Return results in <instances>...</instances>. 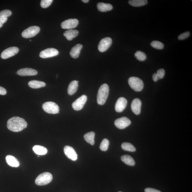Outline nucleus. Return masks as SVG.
<instances>
[{"label":"nucleus","mask_w":192,"mask_h":192,"mask_svg":"<svg viewBox=\"0 0 192 192\" xmlns=\"http://www.w3.org/2000/svg\"><path fill=\"white\" fill-rule=\"evenodd\" d=\"M40 30L38 26H32L25 29L23 32L22 36L25 38H30L35 36L39 33Z\"/></svg>","instance_id":"nucleus-6"},{"label":"nucleus","mask_w":192,"mask_h":192,"mask_svg":"<svg viewBox=\"0 0 192 192\" xmlns=\"http://www.w3.org/2000/svg\"><path fill=\"white\" fill-rule=\"evenodd\" d=\"M64 152L67 157L72 161H75L77 159L78 155L73 148L68 145L65 147Z\"/></svg>","instance_id":"nucleus-13"},{"label":"nucleus","mask_w":192,"mask_h":192,"mask_svg":"<svg viewBox=\"0 0 192 192\" xmlns=\"http://www.w3.org/2000/svg\"><path fill=\"white\" fill-rule=\"evenodd\" d=\"M52 179V175L50 173H44L37 177L35 180V183L38 185H45L51 182Z\"/></svg>","instance_id":"nucleus-3"},{"label":"nucleus","mask_w":192,"mask_h":192,"mask_svg":"<svg viewBox=\"0 0 192 192\" xmlns=\"http://www.w3.org/2000/svg\"><path fill=\"white\" fill-rule=\"evenodd\" d=\"M97 7L99 11L103 12L110 11L113 9V6L110 4L104 3H98Z\"/></svg>","instance_id":"nucleus-21"},{"label":"nucleus","mask_w":192,"mask_h":192,"mask_svg":"<svg viewBox=\"0 0 192 192\" xmlns=\"http://www.w3.org/2000/svg\"><path fill=\"white\" fill-rule=\"evenodd\" d=\"M12 14V11L9 10H4L0 12V16L7 17L11 16Z\"/></svg>","instance_id":"nucleus-32"},{"label":"nucleus","mask_w":192,"mask_h":192,"mask_svg":"<svg viewBox=\"0 0 192 192\" xmlns=\"http://www.w3.org/2000/svg\"><path fill=\"white\" fill-rule=\"evenodd\" d=\"M128 3L133 7H139L146 5L148 1L146 0H131L128 1Z\"/></svg>","instance_id":"nucleus-26"},{"label":"nucleus","mask_w":192,"mask_h":192,"mask_svg":"<svg viewBox=\"0 0 192 192\" xmlns=\"http://www.w3.org/2000/svg\"><path fill=\"white\" fill-rule=\"evenodd\" d=\"M43 108L46 113L50 114L58 113L60 109L56 103L51 102L44 103L43 105Z\"/></svg>","instance_id":"nucleus-5"},{"label":"nucleus","mask_w":192,"mask_h":192,"mask_svg":"<svg viewBox=\"0 0 192 192\" xmlns=\"http://www.w3.org/2000/svg\"><path fill=\"white\" fill-rule=\"evenodd\" d=\"M157 74L159 79H162L165 75V71L163 69H160L157 71Z\"/></svg>","instance_id":"nucleus-34"},{"label":"nucleus","mask_w":192,"mask_h":192,"mask_svg":"<svg viewBox=\"0 0 192 192\" xmlns=\"http://www.w3.org/2000/svg\"><path fill=\"white\" fill-rule=\"evenodd\" d=\"M95 133L93 132H90L84 135V137L86 142L92 145H93L95 144Z\"/></svg>","instance_id":"nucleus-25"},{"label":"nucleus","mask_w":192,"mask_h":192,"mask_svg":"<svg viewBox=\"0 0 192 192\" xmlns=\"http://www.w3.org/2000/svg\"><path fill=\"white\" fill-rule=\"evenodd\" d=\"M7 94V90L5 88L0 86V95H5Z\"/></svg>","instance_id":"nucleus-37"},{"label":"nucleus","mask_w":192,"mask_h":192,"mask_svg":"<svg viewBox=\"0 0 192 192\" xmlns=\"http://www.w3.org/2000/svg\"><path fill=\"white\" fill-rule=\"evenodd\" d=\"M52 2V0H42L41 2V6L43 8H47L51 5Z\"/></svg>","instance_id":"nucleus-31"},{"label":"nucleus","mask_w":192,"mask_h":192,"mask_svg":"<svg viewBox=\"0 0 192 192\" xmlns=\"http://www.w3.org/2000/svg\"><path fill=\"white\" fill-rule=\"evenodd\" d=\"M127 101L125 98L121 97L117 100L116 103L115 109L118 113H121L125 109L127 105Z\"/></svg>","instance_id":"nucleus-14"},{"label":"nucleus","mask_w":192,"mask_h":192,"mask_svg":"<svg viewBox=\"0 0 192 192\" xmlns=\"http://www.w3.org/2000/svg\"><path fill=\"white\" fill-rule=\"evenodd\" d=\"M34 152L39 155H44L47 153V149L45 147L39 145H36L33 147Z\"/></svg>","instance_id":"nucleus-22"},{"label":"nucleus","mask_w":192,"mask_h":192,"mask_svg":"<svg viewBox=\"0 0 192 192\" xmlns=\"http://www.w3.org/2000/svg\"><path fill=\"white\" fill-rule=\"evenodd\" d=\"M8 20V17L0 16V22L2 24H3L4 23L7 22Z\"/></svg>","instance_id":"nucleus-36"},{"label":"nucleus","mask_w":192,"mask_h":192,"mask_svg":"<svg viewBox=\"0 0 192 192\" xmlns=\"http://www.w3.org/2000/svg\"><path fill=\"white\" fill-rule=\"evenodd\" d=\"M190 35V33L189 31L186 32L181 33L179 35L178 39L179 40H183L187 38Z\"/></svg>","instance_id":"nucleus-33"},{"label":"nucleus","mask_w":192,"mask_h":192,"mask_svg":"<svg viewBox=\"0 0 192 192\" xmlns=\"http://www.w3.org/2000/svg\"><path fill=\"white\" fill-rule=\"evenodd\" d=\"M6 161L7 164L13 167H18L20 166L19 162L14 156L8 155L5 157Z\"/></svg>","instance_id":"nucleus-17"},{"label":"nucleus","mask_w":192,"mask_h":192,"mask_svg":"<svg viewBox=\"0 0 192 192\" xmlns=\"http://www.w3.org/2000/svg\"><path fill=\"white\" fill-rule=\"evenodd\" d=\"M109 145V141L108 139L105 138L103 140L101 143L100 148L103 151H106L108 149Z\"/></svg>","instance_id":"nucleus-29"},{"label":"nucleus","mask_w":192,"mask_h":192,"mask_svg":"<svg viewBox=\"0 0 192 192\" xmlns=\"http://www.w3.org/2000/svg\"><path fill=\"white\" fill-rule=\"evenodd\" d=\"M142 102L138 98H136L133 100L131 105V108L133 111L136 115H138L141 113Z\"/></svg>","instance_id":"nucleus-15"},{"label":"nucleus","mask_w":192,"mask_h":192,"mask_svg":"<svg viewBox=\"0 0 192 192\" xmlns=\"http://www.w3.org/2000/svg\"><path fill=\"white\" fill-rule=\"evenodd\" d=\"M19 51V48L16 47H10L4 50L2 53L1 58L6 59L15 55Z\"/></svg>","instance_id":"nucleus-11"},{"label":"nucleus","mask_w":192,"mask_h":192,"mask_svg":"<svg viewBox=\"0 0 192 192\" xmlns=\"http://www.w3.org/2000/svg\"><path fill=\"white\" fill-rule=\"evenodd\" d=\"M30 87L33 89H37L45 87L46 83L43 82L33 80L30 81L28 83Z\"/></svg>","instance_id":"nucleus-23"},{"label":"nucleus","mask_w":192,"mask_h":192,"mask_svg":"<svg viewBox=\"0 0 192 192\" xmlns=\"http://www.w3.org/2000/svg\"><path fill=\"white\" fill-rule=\"evenodd\" d=\"M121 147L124 151L134 152L136 151V148L131 143L124 142L122 143Z\"/></svg>","instance_id":"nucleus-27"},{"label":"nucleus","mask_w":192,"mask_h":192,"mask_svg":"<svg viewBox=\"0 0 192 192\" xmlns=\"http://www.w3.org/2000/svg\"><path fill=\"white\" fill-rule=\"evenodd\" d=\"M152 78L154 81L155 82H157L158 80L159 79V77L158 76L157 73H156L154 74L153 75Z\"/></svg>","instance_id":"nucleus-38"},{"label":"nucleus","mask_w":192,"mask_h":192,"mask_svg":"<svg viewBox=\"0 0 192 192\" xmlns=\"http://www.w3.org/2000/svg\"><path fill=\"white\" fill-rule=\"evenodd\" d=\"M109 92V88L108 85L104 84L101 86L98 90L97 96V103L100 105H104L108 98Z\"/></svg>","instance_id":"nucleus-2"},{"label":"nucleus","mask_w":192,"mask_h":192,"mask_svg":"<svg viewBox=\"0 0 192 192\" xmlns=\"http://www.w3.org/2000/svg\"><path fill=\"white\" fill-rule=\"evenodd\" d=\"M112 40L110 37H107L101 40L98 45V50L101 52L106 51L110 47Z\"/></svg>","instance_id":"nucleus-8"},{"label":"nucleus","mask_w":192,"mask_h":192,"mask_svg":"<svg viewBox=\"0 0 192 192\" xmlns=\"http://www.w3.org/2000/svg\"><path fill=\"white\" fill-rule=\"evenodd\" d=\"M121 160L124 163L128 166H134L135 164L134 159L129 155H125L122 156Z\"/></svg>","instance_id":"nucleus-24"},{"label":"nucleus","mask_w":192,"mask_h":192,"mask_svg":"<svg viewBox=\"0 0 192 192\" xmlns=\"http://www.w3.org/2000/svg\"><path fill=\"white\" fill-rule=\"evenodd\" d=\"M79 24V21L77 19H70L61 23V26L63 29H71L75 28Z\"/></svg>","instance_id":"nucleus-12"},{"label":"nucleus","mask_w":192,"mask_h":192,"mask_svg":"<svg viewBox=\"0 0 192 192\" xmlns=\"http://www.w3.org/2000/svg\"><path fill=\"white\" fill-rule=\"evenodd\" d=\"M37 70L31 68H24L21 69L17 72V74L19 75L25 76L35 75L37 74Z\"/></svg>","instance_id":"nucleus-16"},{"label":"nucleus","mask_w":192,"mask_h":192,"mask_svg":"<svg viewBox=\"0 0 192 192\" xmlns=\"http://www.w3.org/2000/svg\"><path fill=\"white\" fill-rule=\"evenodd\" d=\"M87 100V97L83 95L73 103L72 106L75 110L79 111L83 109Z\"/></svg>","instance_id":"nucleus-7"},{"label":"nucleus","mask_w":192,"mask_h":192,"mask_svg":"<svg viewBox=\"0 0 192 192\" xmlns=\"http://www.w3.org/2000/svg\"><path fill=\"white\" fill-rule=\"evenodd\" d=\"M121 192V191H120V192Z\"/></svg>","instance_id":"nucleus-41"},{"label":"nucleus","mask_w":192,"mask_h":192,"mask_svg":"<svg viewBox=\"0 0 192 192\" xmlns=\"http://www.w3.org/2000/svg\"><path fill=\"white\" fill-rule=\"evenodd\" d=\"M82 1L84 3H87L89 1V0H82Z\"/></svg>","instance_id":"nucleus-39"},{"label":"nucleus","mask_w":192,"mask_h":192,"mask_svg":"<svg viewBox=\"0 0 192 192\" xmlns=\"http://www.w3.org/2000/svg\"><path fill=\"white\" fill-rule=\"evenodd\" d=\"M59 52L55 48H51L44 50L40 53V56L43 58H46L58 55Z\"/></svg>","instance_id":"nucleus-10"},{"label":"nucleus","mask_w":192,"mask_h":192,"mask_svg":"<svg viewBox=\"0 0 192 192\" xmlns=\"http://www.w3.org/2000/svg\"><path fill=\"white\" fill-rule=\"evenodd\" d=\"M82 47L83 46L81 44H78L75 45L71 51L70 54L71 56L74 58H79Z\"/></svg>","instance_id":"nucleus-18"},{"label":"nucleus","mask_w":192,"mask_h":192,"mask_svg":"<svg viewBox=\"0 0 192 192\" xmlns=\"http://www.w3.org/2000/svg\"><path fill=\"white\" fill-rule=\"evenodd\" d=\"M145 192H161L157 190L151 188H147L145 189Z\"/></svg>","instance_id":"nucleus-35"},{"label":"nucleus","mask_w":192,"mask_h":192,"mask_svg":"<svg viewBox=\"0 0 192 192\" xmlns=\"http://www.w3.org/2000/svg\"><path fill=\"white\" fill-rule=\"evenodd\" d=\"M79 33V31L77 30L69 29L65 31L63 35L66 38L67 40L69 41H71L74 38L77 37Z\"/></svg>","instance_id":"nucleus-19"},{"label":"nucleus","mask_w":192,"mask_h":192,"mask_svg":"<svg viewBox=\"0 0 192 192\" xmlns=\"http://www.w3.org/2000/svg\"><path fill=\"white\" fill-rule=\"evenodd\" d=\"M151 45L153 48L158 50L163 49L164 47V45L163 43L157 41H153L151 43Z\"/></svg>","instance_id":"nucleus-30"},{"label":"nucleus","mask_w":192,"mask_h":192,"mask_svg":"<svg viewBox=\"0 0 192 192\" xmlns=\"http://www.w3.org/2000/svg\"><path fill=\"white\" fill-rule=\"evenodd\" d=\"M78 87H79V81H73L69 84L68 86V94L72 96L77 91Z\"/></svg>","instance_id":"nucleus-20"},{"label":"nucleus","mask_w":192,"mask_h":192,"mask_svg":"<svg viewBox=\"0 0 192 192\" xmlns=\"http://www.w3.org/2000/svg\"><path fill=\"white\" fill-rule=\"evenodd\" d=\"M135 57L138 61H143L146 60L147 58L146 55L145 53L138 51H137L134 54Z\"/></svg>","instance_id":"nucleus-28"},{"label":"nucleus","mask_w":192,"mask_h":192,"mask_svg":"<svg viewBox=\"0 0 192 192\" xmlns=\"http://www.w3.org/2000/svg\"><path fill=\"white\" fill-rule=\"evenodd\" d=\"M128 82L130 87L135 91H141L144 87V83L143 81L138 77H130L128 80Z\"/></svg>","instance_id":"nucleus-4"},{"label":"nucleus","mask_w":192,"mask_h":192,"mask_svg":"<svg viewBox=\"0 0 192 192\" xmlns=\"http://www.w3.org/2000/svg\"><path fill=\"white\" fill-rule=\"evenodd\" d=\"M131 123V121L128 118L123 117L116 120L115 124L118 128L123 129L129 126Z\"/></svg>","instance_id":"nucleus-9"},{"label":"nucleus","mask_w":192,"mask_h":192,"mask_svg":"<svg viewBox=\"0 0 192 192\" xmlns=\"http://www.w3.org/2000/svg\"><path fill=\"white\" fill-rule=\"evenodd\" d=\"M3 24H2V23L0 22V28L3 26Z\"/></svg>","instance_id":"nucleus-40"},{"label":"nucleus","mask_w":192,"mask_h":192,"mask_svg":"<svg viewBox=\"0 0 192 192\" xmlns=\"http://www.w3.org/2000/svg\"><path fill=\"white\" fill-rule=\"evenodd\" d=\"M27 124L23 118L19 117H14L10 118L7 121L8 129L14 132L22 131L26 128Z\"/></svg>","instance_id":"nucleus-1"}]
</instances>
